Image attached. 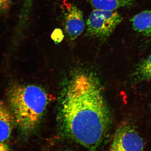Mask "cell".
Segmentation results:
<instances>
[{
  "label": "cell",
  "instance_id": "cell-10",
  "mask_svg": "<svg viewBox=\"0 0 151 151\" xmlns=\"http://www.w3.org/2000/svg\"><path fill=\"white\" fill-rule=\"evenodd\" d=\"M36 0H23L22 7L20 13V22L23 23L26 21L31 14V9Z\"/></svg>",
  "mask_w": 151,
  "mask_h": 151
},
{
  "label": "cell",
  "instance_id": "cell-4",
  "mask_svg": "<svg viewBox=\"0 0 151 151\" xmlns=\"http://www.w3.org/2000/svg\"><path fill=\"white\" fill-rule=\"evenodd\" d=\"M144 142L139 134L131 125L124 124L115 134L110 151H143Z\"/></svg>",
  "mask_w": 151,
  "mask_h": 151
},
{
  "label": "cell",
  "instance_id": "cell-3",
  "mask_svg": "<svg viewBox=\"0 0 151 151\" xmlns=\"http://www.w3.org/2000/svg\"><path fill=\"white\" fill-rule=\"evenodd\" d=\"M122 17L116 11L94 9L86 22L87 33L90 37L106 39L121 22Z\"/></svg>",
  "mask_w": 151,
  "mask_h": 151
},
{
  "label": "cell",
  "instance_id": "cell-13",
  "mask_svg": "<svg viewBox=\"0 0 151 151\" xmlns=\"http://www.w3.org/2000/svg\"><path fill=\"white\" fill-rule=\"evenodd\" d=\"M0 151H14L6 143L0 142Z\"/></svg>",
  "mask_w": 151,
  "mask_h": 151
},
{
  "label": "cell",
  "instance_id": "cell-5",
  "mask_svg": "<svg viewBox=\"0 0 151 151\" xmlns=\"http://www.w3.org/2000/svg\"><path fill=\"white\" fill-rule=\"evenodd\" d=\"M61 6L66 35L70 40H74L82 33L85 28L83 13L69 0H64Z\"/></svg>",
  "mask_w": 151,
  "mask_h": 151
},
{
  "label": "cell",
  "instance_id": "cell-11",
  "mask_svg": "<svg viewBox=\"0 0 151 151\" xmlns=\"http://www.w3.org/2000/svg\"><path fill=\"white\" fill-rule=\"evenodd\" d=\"M53 40L56 43L61 42L63 39L64 35L61 30L60 29H56L53 32L51 35Z\"/></svg>",
  "mask_w": 151,
  "mask_h": 151
},
{
  "label": "cell",
  "instance_id": "cell-2",
  "mask_svg": "<svg viewBox=\"0 0 151 151\" xmlns=\"http://www.w3.org/2000/svg\"><path fill=\"white\" fill-rule=\"evenodd\" d=\"M7 100L21 133L24 137L31 135L46 110L49 102L48 94L36 85L16 84L9 88Z\"/></svg>",
  "mask_w": 151,
  "mask_h": 151
},
{
  "label": "cell",
  "instance_id": "cell-12",
  "mask_svg": "<svg viewBox=\"0 0 151 151\" xmlns=\"http://www.w3.org/2000/svg\"><path fill=\"white\" fill-rule=\"evenodd\" d=\"M11 3V0H0V12L8 10Z\"/></svg>",
  "mask_w": 151,
  "mask_h": 151
},
{
  "label": "cell",
  "instance_id": "cell-6",
  "mask_svg": "<svg viewBox=\"0 0 151 151\" xmlns=\"http://www.w3.org/2000/svg\"><path fill=\"white\" fill-rule=\"evenodd\" d=\"M16 126L14 116L8 105L0 101V142H5L9 140Z\"/></svg>",
  "mask_w": 151,
  "mask_h": 151
},
{
  "label": "cell",
  "instance_id": "cell-8",
  "mask_svg": "<svg viewBox=\"0 0 151 151\" xmlns=\"http://www.w3.org/2000/svg\"><path fill=\"white\" fill-rule=\"evenodd\" d=\"M136 0H91L94 9L105 11H116L122 7L131 6Z\"/></svg>",
  "mask_w": 151,
  "mask_h": 151
},
{
  "label": "cell",
  "instance_id": "cell-9",
  "mask_svg": "<svg viewBox=\"0 0 151 151\" xmlns=\"http://www.w3.org/2000/svg\"><path fill=\"white\" fill-rule=\"evenodd\" d=\"M151 75V54L138 64L133 72L132 78L137 82L148 81Z\"/></svg>",
  "mask_w": 151,
  "mask_h": 151
},
{
  "label": "cell",
  "instance_id": "cell-16",
  "mask_svg": "<svg viewBox=\"0 0 151 151\" xmlns=\"http://www.w3.org/2000/svg\"><path fill=\"white\" fill-rule=\"evenodd\" d=\"M71 151V150H67V151Z\"/></svg>",
  "mask_w": 151,
  "mask_h": 151
},
{
  "label": "cell",
  "instance_id": "cell-7",
  "mask_svg": "<svg viewBox=\"0 0 151 151\" xmlns=\"http://www.w3.org/2000/svg\"><path fill=\"white\" fill-rule=\"evenodd\" d=\"M131 22L134 31L151 42V9L135 15Z\"/></svg>",
  "mask_w": 151,
  "mask_h": 151
},
{
  "label": "cell",
  "instance_id": "cell-1",
  "mask_svg": "<svg viewBox=\"0 0 151 151\" xmlns=\"http://www.w3.org/2000/svg\"><path fill=\"white\" fill-rule=\"evenodd\" d=\"M62 103V122L73 140L91 150L98 148L110 125V112L99 80L91 73L73 76Z\"/></svg>",
  "mask_w": 151,
  "mask_h": 151
},
{
  "label": "cell",
  "instance_id": "cell-15",
  "mask_svg": "<svg viewBox=\"0 0 151 151\" xmlns=\"http://www.w3.org/2000/svg\"><path fill=\"white\" fill-rule=\"evenodd\" d=\"M150 110H151V105H150Z\"/></svg>",
  "mask_w": 151,
  "mask_h": 151
},
{
  "label": "cell",
  "instance_id": "cell-14",
  "mask_svg": "<svg viewBox=\"0 0 151 151\" xmlns=\"http://www.w3.org/2000/svg\"><path fill=\"white\" fill-rule=\"evenodd\" d=\"M151 80V75L149 77L148 79V81Z\"/></svg>",
  "mask_w": 151,
  "mask_h": 151
}]
</instances>
